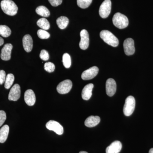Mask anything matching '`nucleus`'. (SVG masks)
Here are the masks:
<instances>
[{
	"label": "nucleus",
	"mask_w": 153,
	"mask_h": 153,
	"mask_svg": "<svg viewBox=\"0 0 153 153\" xmlns=\"http://www.w3.org/2000/svg\"><path fill=\"white\" fill-rule=\"evenodd\" d=\"M100 37L106 44L113 47H117L118 46V39L108 30L102 31L100 33Z\"/></svg>",
	"instance_id": "2"
},
{
	"label": "nucleus",
	"mask_w": 153,
	"mask_h": 153,
	"mask_svg": "<svg viewBox=\"0 0 153 153\" xmlns=\"http://www.w3.org/2000/svg\"><path fill=\"white\" fill-rule=\"evenodd\" d=\"M37 35L39 38L42 39H48L50 37V34L46 30H39L37 32Z\"/></svg>",
	"instance_id": "27"
},
{
	"label": "nucleus",
	"mask_w": 153,
	"mask_h": 153,
	"mask_svg": "<svg viewBox=\"0 0 153 153\" xmlns=\"http://www.w3.org/2000/svg\"><path fill=\"white\" fill-rule=\"evenodd\" d=\"M10 128L8 126L6 125L0 129V143H4L7 140Z\"/></svg>",
	"instance_id": "19"
},
{
	"label": "nucleus",
	"mask_w": 153,
	"mask_h": 153,
	"mask_svg": "<svg viewBox=\"0 0 153 153\" xmlns=\"http://www.w3.org/2000/svg\"><path fill=\"white\" fill-rule=\"evenodd\" d=\"M63 66L66 68H70L71 66V59L70 55L68 53H64L63 56Z\"/></svg>",
	"instance_id": "25"
},
{
	"label": "nucleus",
	"mask_w": 153,
	"mask_h": 153,
	"mask_svg": "<svg viewBox=\"0 0 153 153\" xmlns=\"http://www.w3.org/2000/svg\"><path fill=\"white\" fill-rule=\"evenodd\" d=\"M80 40L79 43V47L82 50H85L89 46V35L87 30H82L80 33Z\"/></svg>",
	"instance_id": "10"
},
{
	"label": "nucleus",
	"mask_w": 153,
	"mask_h": 153,
	"mask_svg": "<svg viewBox=\"0 0 153 153\" xmlns=\"http://www.w3.org/2000/svg\"><path fill=\"white\" fill-rule=\"evenodd\" d=\"M13 48L12 44H7L4 46L1 52V59L5 61H7L11 59V52Z\"/></svg>",
	"instance_id": "13"
},
{
	"label": "nucleus",
	"mask_w": 153,
	"mask_h": 153,
	"mask_svg": "<svg viewBox=\"0 0 153 153\" xmlns=\"http://www.w3.org/2000/svg\"><path fill=\"white\" fill-rule=\"evenodd\" d=\"M46 128L49 130L53 131L58 135L63 133V128L59 123L55 120H50L46 125Z\"/></svg>",
	"instance_id": "7"
},
{
	"label": "nucleus",
	"mask_w": 153,
	"mask_h": 153,
	"mask_svg": "<svg viewBox=\"0 0 153 153\" xmlns=\"http://www.w3.org/2000/svg\"><path fill=\"white\" fill-rule=\"evenodd\" d=\"M117 85L115 81L112 78H109L106 82V92L109 97H112L116 93Z\"/></svg>",
	"instance_id": "12"
},
{
	"label": "nucleus",
	"mask_w": 153,
	"mask_h": 153,
	"mask_svg": "<svg viewBox=\"0 0 153 153\" xmlns=\"http://www.w3.org/2000/svg\"><path fill=\"white\" fill-rule=\"evenodd\" d=\"M1 7L3 12L9 16H15L18 12V7L11 0H3L1 3Z\"/></svg>",
	"instance_id": "1"
},
{
	"label": "nucleus",
	"mask_w": 153,
	"mask_h": 153,
	"mask_svg": "<svg viewBox=\"0 0 153 153\" xmlns=\"http://www.w3.org/2000/svg\"><path fill=\"white\" fill-rule=\"evenodd\" d=\"M7 116L5 112L3 110H0V127L3 125L5 121Z\"/></svg>",
	"instance_id": "30"
},
{
	"label": "nucleus",
	"mask_w": 153,
	"mask_h": 153,
	"mask_svg": "<svg viewBox=\"0 0 153 153\" xmlns=\"http://www.w3.org/2000/svg\"><path fill=\"white\" fill-rule=\"evenodd\" d=\"M48 1L53 7H57L62 4L63 0H48Z\"/></svg>",
	"instance_id": "32"
},
{
	"label": "nucleus",
	"mask_w": 153,
	"mask_h": 153,
	"mask_svg": "<svg viewBox=\"0 0 153 153\" xmlns=\"http://www.w3.org/2000/svg\"><path fill=\"white\" fill-rule=\"evenodd\" d=\"M40 57L41 59L44 61H47L49 59V53L46 50H42L40 54Z\"/></svg>",
	"instance_id": "29"
},
{
	"label": "nucleus",
	"mask_w": 153,
	"mask_h": 153,
	"mask_svg": "<svg viewBox=\"0 0 153 153\" xmlns=\"http://www.w3.org/2000/svg\"><path fill=\"white\" fill-rule=\"evenodd\" d=\"M56 22L59 28L61 30H63L68 26L69 20L67 17L61 16L57 19Z\"/></svg>",
	"instance_id": "20"
},
{
	"label": "nucleus",
	"mask_w": 153,
	"mask_h": 153,
	"mask_svg": "<svg viewBox=\"0 0 153 153\" xmlns=\"http://www.w3.org/2000/svg\"><path fill=\"white\" fill-rule=\"evenodd\" d=\"M92 0H77V4L82 9H85L90 5Z\"/></svg>",
	"instance_id": "26"
},
{
	"label": "nucleus",
	"mask_w": 153,
	"mask_h": 153,
	"mask_svg": "<svg viewBox=\"0 0 153 153\" xmlns=\"http://www.w3.org/2000/svg\"><path fill=\"white\" fill-rule=\"evenodd\" d=\"M21 96V87L18 84H15L9 93L8 99L10 101H17Z\"/></svg>",
	"instance_id": "11"
},
{
	"label": "nucleus",
	"mask_w": 153,
	"mask_h": 153,
	"mask_svg": "<svg viewBox=\"0 0 153 153\" xmlns=\"http://www.w3.org/2000/svg\"><path fill=\"white\" fill-rule=\"evenodd\" d=\"M94 88L92 83L87 84L83 88L82 91V97L84 100H88L92 95V91Z\"/></svg>",
	"instance_id": "17"
},
{
	"label": "nucleus",
	"mask_w": 153,
	"mask_h": 153,
	"mask_svg": "<svg viewBox=\"0 0 153 153\" xmlns=\"http://www.w3.org/2000/svg\"><path fill=\"white\" fill-rule=\"evenodd\" d=\"M6 77V72L4 70H0V85L5 82Z\"/></svg>",
	"instance_id": "31"
},
{
	"label": "nucleus",
	"mask_w": 153,
	"mask_h": 153,
	"mask_svg": "<svg viewBox=\"0 0 153 153\" xmlns=\"http://www.w3.org/2000/svg\"><path fill=\"white\" fill-rule=\"evenodd\" d=\"M113 23L117 27L120 29H124L128 25L127 17L120 13L114 14L112 19Z\"/></svg>",
	"instance_id": "3"
},
{
	"label": "nucleus",
	"mask_w": 153,
	"mask_h": 153,
	"mask_svg": "<svg viewBox=\"0 0 153 153\" xmlns=\"http://www.w3.org/2000/svg\"><path fill=\"white\" fill-rule=\"evenodd\" d=\"M72 87V82L70 79H66L60 82L57 87V92L60 94L68 93Z\"/></svg>",
	"instance_id": "6"
},
{
	"label": "nucleus",
	"mask_w": 153,
	"mask_h": 153,
	"mask_svg": "<svg viewBox=\"0 0 153 153\" xmlns=\"http://www.w3.org/2000/svg\"><path fill=\"white\" fill-rule=\"evenodd\" d=\"M11 30L8 26L0 25V35L4 38H7L10 36Z\"/></svg>",
	"instance_id": "23"
},
{
	"label": "nucleus",
	"mask_w": 153,
	"mask_h": 153,
	"mask_svg": "<svg viewBox=\"0 0 153 153\" xmlns=\"http://www.w3.org/2000/svg\"><path fill=\"white\" fill-rule=\"evenodd\" d=\"M99 72V68L97 66L91 67L82 72L81 78L83 80H89L97 76Z\"/></svg>",
	"instance_id": "8"
},
{
	"label": "nucleus",
	"mask_w": 153,
	"mask_h": 153,
	"mask_svg": "<svg viewBox=\"0 0 153 153\" xmlns=\"http://www.w3.org/2000/svg\"><path fill=\"white\" fill-rule=\"evenodd\" d=\"M44 68L47 72L51 73L55 71V66L52 62H48L44 64Z\"/></svg>",
	"instance_id": "28"
},
{
	"label": "nucleus",
	"mask_w": 153,
	"mask_h": 153,
	"mask_svg": "<svg viewBox=\"0 0 153 153\" xmlns=\"http://www.w3.org/2000/svg\"><path fill=\"white\" fill-rule=\"evenodd\" d=\"M25 102L29 106H33L35 104L36 97L35 94L32 89H28L25 94Z\"/></svg>",
	"instance_id": "14"
},
{
	"label": "nucleus",
	"mask_w": 153,
	"mask_h": 153,
	"mask_svg": "<svg viewBox=\"0 0 153 153\" xmlns=\"http://www.w3.org/2000/svg\"><path fill=\"white\" fill-rule=\"evenodd\" d=\"M4 43V40L1 37H0V46L3 45Z\"/></svg>",
	"instance_id": "33"
},
{
	"label": "nucleus",
	"mask_w": 153,
	"mask_h": 153,
	"mask_svg": "<svg viewBox=\"0 0 153 153\" xmlns=\"http://www.w3.org/2000/svg\"><path fill=\"white\" fill-rule=\"evenodd\" d=\"M149 153H153V148H152L150 150Z\"/></svg>",
	"instance_id": "34"
},
{
	"label": "nucleus",
	"mask_w": 153,
	"mask_h": 153,
	"mask_svg": "<svg viewBox=\"0 0 153 153\" xmlns=\"http://www.w3.org/2000/svg\"><path fill=\"white\" fill-rule=\"evenodd\" d=\"M23 45L26 52H31L33 48V40L30 35H25L23 37Z\"/></svg>",
	"instance_id": "16"
},
{
	"label": "nucleus",
	"mask_w": 153,
	"mask_h": 153,
	"mask_svg": "<svg viewBox=\"0 0 153 153\" xmlns=\"http://www.w3.org/2000/svg\"><path fill=\"white\" fill-rule=\"evenodd\" d=\"M79 153H88L87 152H85V151H81L79 152Z\"/></svg>",
	"instance_id": "35"
},
{
	"label": "nucleus",
	"mask_w": 153,
	"mask_h": 153,
	"mask_svg": "<svg viewBox=\"0 0 153 153\" xmlns=\"http://www.w3.org/2000/svg\"><path fill=\"white\" fill-rule=\"evenodd\" d=\"M14 80L15 76L13 74H9L6 76L5 81L4 87L6 89H9L13 85Z\"/></svg>",
	"instance_id": "24"
},
{
	"label": "nucleus",
	"mask_w": 153,
	"mask_h": 153,
	"mask_svg": "<svg viewBox=\"0 0 153 153\" xmlns=\"http://www.w3.org/2000/svg\"><path fill=\"white\" fill-rule=\"evenodd\" d=\"M100 121V117L97 116H90L85 120V125L89 128L93 127L98 125Z\"/></svg>",
	"instance_id": "18"
},
{
	"label": "nucleus",
	"mask_w": 153,
	"mask_h": 153,
	"mask_svg": "<svg viewBox=\"0 0 153 153\" xmlns=\"http://www.w3.org/2000/svg\"><path fill=\"white\" fill-rule=\"evenodd\" d=\"M122 145L119 141L114 142L106 149V153H119L121 150Z\"/></svg>",
	"instance_id": "15"
},
{
	"label": "nucleus",
	"mask_w": 153,
	"mask_h": 153,
	"mask_svg": "<svg viewBox=\"0 0 153 153\" xmlns=\"http://www.w3.org/2000/svg\"><path fill=\"white\" fill-rule=\"evenodd\" d=\"M36 13L42 17H48L50 16L49 10L44 6H40L36 9Z\"/></svg>",
	"instance_id": "21"
},
{
	"label": "nucleus",
	"mask_w": 153,
	"mask_h": 153,
	"mask_svg": "<svg viewBox=\"0 0 153 153\" xmlns=\"http://www.w3.org/2000/svg\"><path fill=\"white\" fill-rule=\"evenodd\" d=\"M124 50L127 55H133L135 52L134 43L133 39L128 38L125 40L123 43Z\"/></svg>",
	"instance_id": "9"
},
{
	"label": "nucleus",
	"mask_w": 153,
	"mask_h": 153,
	"mask_svg": "<svg viewBox=\"0 0 153 153\" xmlns=\"http://www.w3.org/2000/svg\"><path fill=\"white\" fill-rule=\"evenodd\" d=\"M135 107V100L132 96L128 97L125 100L123 107V113L125 115L129 116L132 114Z\"/></svg>",
	"instance_id": "4"
},
{
	"label": "nucleus",
	"mask_w": 153,
	"mask_h": 153,
	"mask_svg": "<svg viewBox=\"0 0 153 153\" xmlns=\"http://www.w3.org/2000/svg\"><path fill=\"white\" fill-rule=\"evenodd\" d=\"M37 25L42 30H47L50 28V24L49 21L45 18H41L38 20L37 22Z\"/></svg>",
	"instance_id": "22"
},
{
	"label": "nucleus",
	"mask_w": 153,
	"mask_h": 153,
	"mask_svg": "<svg viewBox=\"0 0 153 153\" xmlns=\"http://www.w3.org/2000/svg\"><path fill=\"white\" fill-rule=\"evenodd\" d=\"M111 9V2L110 0H105L99 9L100 16L103 19H105L109 16Z\"/></svg>",
	"instance_id": "5"
}]
</instances>
